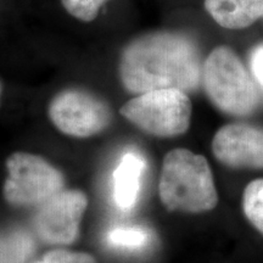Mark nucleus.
<instances>
[{"label": "nucleus", "instance_id": "1", "mask_svg": "<svg viewBox=\"0 0 263 263\" xmlns=\"http://www.w3.org/2000/svg\"><path fill=\"white\" fill-rule=\"evenodd\" d=\"M120 76L130 93L167 88L190 91L199 87L202 67L192 39L160 32L138 38L124 49Z\"/></svg>", "mask_w": 263, "mask_h": 263}, {"label": "nucleus", "instance_id": "2", "mask_svg": "<svg viewBox=\"0 0 263 263\" xmlns=\"http://www.w3.org/2000/svg\"><path fill=\"white\" fill-rule=\"evenodd\" d=\"M160 197L171 211H210L217 192L206 159L185 149H176L163 160Z\"/></svg>", "mask_w": 263, "mask_h": 263}, {"label": "nucleus", "instance_id": "3", "mask_svg": "<svg viewBox=\"0 0 263 263\" xmlns=\"http://www.w3.org/2000/svg\"><path fill=\"white\" fill-rule=\"evenodd\" d=\"M202 82L217 107L230 115H249L257 107L259 97L255 81L232 49L218 47L206 59Z\"/></svg>", "mask_w": 263, "mask_h": 263}, {"label": "nucleus", "instance_id": "4", "mask_svg": "<svg viewBox=\"0 0 263 263\" xmlns=\"http://www.w3.org/2000/svg\"><path fill=\"white\" fill-rule=\"evenodd\" d=\"M121 114L146 133L176 137L189 128L192 103L180 89H156L132 99L121 107Z\"/></svg>", "mask_w": 263, "mask_h": 263}, {"label": "nucleus", "instance_id": "5", "mask_svg": "<svg viewBox=\"0 0 263 263\" xmlns=\"http://www.w3.org/2000/svg\"><path fill=\"white\" fill-rule=\"evenodd\" d=\"M5 200L15 206H39L61 193L64 177L41 156L16 153L9 157Z\"/></svg>", "mask_w": 263, "mask_h": 263}, {"label": "nucleus", "instance_id": "6", "mask_svg": "<svg viewBox=\"0 0 263 263\" xmlns=\"http://www.w3.org/2000/svg\"><path fill=\"white\" fill-rule=\"evenodd\" d=\"M52 123L71 137L88 138L103 132L111 122L106 103L84 90H64L49 106Z\"/></svg>", "mask_w": 263, "mask_h": 263}, {"label": "nucleus", "instance_id": "7", "mask_svg": "<svg viewBox=\"0 0 263 263\" xmlns=\"http://www.w3.org/2000/svg\"><path fill=\"white\" fill-rule=\"evenodd\" d=\"M87 205V196L81 190L59 193L43 203L35 216L38 235L49 244H72L80 233V223Z\"/></svg>", "mask_w": 263, "mask_h": 263}, {"label": "nucleus", "instance_id": "8", "mask_svg": "<svg viewBox=\"0 0 263 263\" xmlns=\"http://www.w3.org/2000/svg\"><path fill=\"white\" fill-rule=\"evenodd\" d=\"M212 150L232 167H263V130L248 124H228L216 133Z\"/></svg>", "mask_w": 263, "mask_h": 263}, {"label": "nucleus", "instance_id": "9", "mask_svg": "<svg viewBox=\"0 0 263 263\" xmlns=\"http://www.w3.org/2000/svg\"><path fill=\"white\" fill-rule=\"evenodd\" d=\"M146 168L145 159L137 151H128L114 171V202L122 211H130L140 194L141 179Z\"/></svg>", "mask_w": 263, "mask_h": 263}, {"label": "nucleus", "instance_id": "10", "mask_svg": "<svg viewBox=\"0 0 263 263\" xmlns=\"http://www.w3.org/2000/svg\"><path fill=\"white\" fill-rule=\"evenodd\" d=\"M205 8L219 26L246 28L263 17V0H205Z\"/></svg>", "mask_w": 263, "mask_h": 263}, {"label": "nucleus", "instance_id": "11", "mask_svg": "<svg viewBox=\"0 0 263 263\" xmlns=\"http://www.w3.org/2000/svg\"><path fill=\"white\" fill-rule=\"evenodd\" d=\"M35 250L34 240L26 230L0 233V263H26Z\"/></svg>", "mask_w": 263, "mask_h": 263}, {"label": "nucleus", "instance_id": "12", "mask_svg": "<svg viewBox=\"0 0 263 263\" xmlns=\"http://www.w3.org/2000/svg\"><path fill=\"white\" fill-rule=\"evenodd\" d=\"M108 246L126 251H138L151 242L150 230L143 227H116L106 235Z\"/></svg>", "mask_w": 263, "mask_h": 263}, {"label": "nucleus", "instance_id": "13", "mask_svg": "<svg viewBox=\"0 0 263 263\" xmlns=\"http://www.w3.org/2000/svg\"><path fill=\"white\" fill-rule=\"evenodd\" d=\"M244 211L252 224L263 233V179L250 183L245 189Z\"/></svg>", "mask_w": 263, "mask_h": 263}, {"label": "nucleus", "instance_id": "14", "mask_svg": "<svg viewBox=\"0 0 263 263\" xmlns=\"http://www.w3.org/2000/svg\"><path fill=\"white\" fill-rule=\"evenodd\" d=\"M66 11L81 21L89 22L98 16L100 6L106 0H61Z\"/></svg>", "mask_w": 263, "mask_h": 263}, {"label": "nucleus", "instance_id": "15", "mask_svg": "<svg viewBox=\"0 0 263 263\" xmlns=\"http://www.w3.org/2000/svg\"><path fill=\"white\" fill-rule=\"evenodd\" d=\"M34 263H97V261L90 255L84 254V252L54 250Z\"/></svg>", "mask_w": 263, "mask_h": 263}, {"label": "nucleus", "instance_id": "16", "mask_svg": "<svg viewBox=\"0 0 263 263\" xmlns=\"http://www.w3.org/2000/svg\"><path fill=\"white\" fill-rule=\"evenodd\" d=\"M250 70L254 74L255 81L257 82L263 90V43L258 44L251 50L250 54Z\"/></svg>", "mask_w": 263, "mask_h": 263}, {"label": "nucleus", "instance_id": "17", "mask_svg": "<svg viewBox=\"0 0 263 263\" xmlns=\"http://www.w3.org/2000/svg\"><path fill=\"white\" fill-rule=\"evenodd\" d=\"M0 94H2V85H0Z\"/></svg>", "mask_w": 263, "mask_h": 263}]
</instances>
